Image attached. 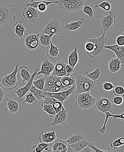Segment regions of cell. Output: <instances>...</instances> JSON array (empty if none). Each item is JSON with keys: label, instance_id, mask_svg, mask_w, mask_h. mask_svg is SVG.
<instances>
[{"label": "cell", "instance_id": "cell-1", "mask_svg": "<svg viewBox=\"0 0 124 152\" xmlns=\"http://www.w3.org/2000/svg\"><path fill=\"white\" fill-rule=\"evenodd\" d=\"M85 3L86 0H58L56 4L60 11L71 13L80 11Z\"/></svg>", "mask_w": 124, "mask_h": 152}, {"label": "cell", "instance_id": "cell-2", "mask_svg": "<svg viewBox=\"0 0 124 152\" xmlns=\"http://www.w3.org/2000/svg\"><path fill=\"white\" fill-rule=\"evenodd\" d=\"M16 9L9 4H0V27L8 26L15 21Z\"/></svg>", "mask_w": 124, "mask_h": 152}, {"label": "cell", "instance_id": "cell-3", "mask_svg": "<svg viewBox=\"0 0 124 152\" xmlns=\"http://www.w3.org/2000/svg\"><path fill=\"white\" fill-rule=\"evenodd\" d=\"M96 83L84 75H79L76 78V89L75 93L80 94L86 92H93Z\"/></svg>", "mask_w": 124, "mask_h": 152}, {"label": "cell", "instance_id": "cell-4", "mask_svg": "<svg viewBox=\"0 0 124 152\" xmlns=\"http://www.w3.org/2000/svg\"><path fill=\"white\" fill-rule=\"evenodd\" d=\"M106 32H103L102 35L99 37H92L88 39L87 41H91L94 44V49L92 52L87 53L89 57L92 58H99L105 51L104 46L107 42V38L105 37Z\"/></svg>", "mask_w": 124, "mask_h": 152}, {"label": "cell", "instance_id": "cell-5", "mask_svg": "<svg viewBox=\"0 0 124 152\" xmlns=\"http://www.w3.org/2000/svg\"><path fill=\"white\" fill-rule=\"evenodd\" d=\"M90 92L77 94L75 96L76 106L82 110H87L94 107L96 98L90 94Z\"/></svg>", "mask_w": 124, "mask_h": 152}, {"label": "cell", "instance_id": "cell-6", "mask_svg": "<svg viewBox=\"0 0 124 152\" xmlns=\"http://www.w3.org/2000/svg\"><path fill=\"white\" fill-rule=\"evenodd\" d=\"M19 71L18 64L15 65L13 71L10 74H5L4 77L0 79V86L5 91L13 90L18 85L17 74Z\"/></svg>", "mask_w": 124, "mask_h": 152}, {"label": "cell", "instance_id": "cell-7", "mask_svg": "<svg viewBox=\"0 0 124 152\" xmlns=\"http://www.w3.org/2000/svg\"><path fill=\"white\" fill-rule=\"evenodd\" d=\"M61 78L52 75L45 77V84L43 91L49 93H55L60 92L64 88H66L61 82Z\"/></svg>", "mask_w": 124, "mask_h": 152}, {"label": "cell", "instance_id": "cell-8", "mask_svg": "<svg viewBox=\"0 0 124 152\" xmlns=\"http://www.w3.org/2000/svg\"><path fill=\"white\" fill-rule=\"evenodd\" d=\"M61 23L56 18L52 19L45 24L42 33L49 35H58L61 33Z\"/></svg>", "mask_w": 124, "mask_h": 152}, {"label": "cell", "instance_id": "cell-9", "mask_svg": "<svg viewBox=\"0 0 124 152\" xmlns=\"http://www.w3.org/2000/svg\"><path fill=\"white\" fill-rule=\"evenodd\" d=\"M94 107L101 113H105L108 111L111 112L113 110L111 100L104 97L96 99Z\"/></svg>", "mask_w": 124, "mask_h": 152}, {"label": "cell", "instance_id": "cell-10", "mask_svg": "<svg viewBox=\"0 0 124 152\" xmlns=\"http://www.w3.org/2000/svg\"><path fill=\"white\" fill-rule=\"evenodd\" d=\"M116 22V19L114 14L111 11L108 12L101 18V27L103 31L106 32L111 30L115 26Z\"/></svg>", "mask_w": 124, "mask_h": 152}, {"label": "cell", "instance_id": "cell-11", "mask_svg": "<svg viewBox=\"0 0 124 152\" xmlns=\"http://www.w3.org/2000/svg\"><path fill=\"white\" fill-rule=\"evenodd\" d=\"M76 85L73 86L68 90L62 92H55V93H49V92H44L45 98L47 97H52L56 99L57 100L63 103L65 100H66L69 98V96L72 94H74L75 91Z\"/></svg>", "mask_w": 124, "mask_h": 152}, {"label": "cell", "instance_id": "cell-12", "mask_svg": "<svg viewBox=\"0 0 124 152\" xmlns=\"http://www.w3.org/2000/svg\"><path fill=\"white\" fill-rule=\"evenodd\" d=\"M23 15L27 23L34 25L38 20L39 12L37 9L27 4L23 10Z\"/></svg>", "mask_w": 124, "mask_h": 152}, {"label": "cell", "instance_id": "cell-13", "mask_svg": "<svg viewBox=\"0 0 124 152\" xmlns=\"http://www.w3.org/2000/svg\"><path fill=\"white\" fill-rule=\"evenodd\" d=\"M39 71V70L38 68L35 69L34 72L31 75L30 80L27 82V84L23 87H18L16 90L15 91L14 93L18 96V100L22 101V98L25 96L28 92L30 91L31 87L33 86V81L34 80V79L36 75H37V73Z\"/></svg>", "mask_w": 124, "mask_h": 152}, {"label": "cell", "instance_id": "cell-14", "mask_svg": "<svg viewBox=\"0 0 124 152\" xmlns=\"http://www.w3.org/2000/svg\"><path fill=\"white\" fill-rule=\"evenodd\" d=\"M68 110L63 107L61 110L56 113L50 125L56 126V125H65L68 120Z\"/></svg>", "mask_w": 124, "mask_h": 152}, {"label": "cell", "instance_id": "cell-15", "mask_svg": "<svg viewBox=\"0 0 124 152\" xmlns=\"http://www.w3.org/2000/svg\"><path fill=\"white\" fill-rule=\"evenodd\" d=\"M25 48L31 50H34L39 47L38 37L37 34H30L26 37L24 39Z\"/></svg>", "mask_w": 124, "mask_h": 152}, {"label": "cell", "instance_id": "cell-16", "mask_svg": "<svg viewBox=\"0 0 124 152\" xmlns=\"http://www.w3.org/2000/svg\"><path fill=\"white\" fill-rule=\"evenodd\" d=\"M55 64L52 63L48 59H45L41 64V70L38 72V75H42L44 77L52 75L54 69Z\"/></svg>", "mask_w": 124, "mask_h": 152}, {"label": "cell", "instance_id": "cell-17", "mask_svg": "<svg viewBox=\"0 0 124 152\" xmlns=\"http://www.w3.org/2000/svg\"><path fill=\"white\" fill-rule=\"evenodd\" d=\"M85 20L83 18H80L76 21L71 22L69 23H65L63 28L66 31L69 33H74L79 31L84 26Z\"/></svg>", "mask_w": 124, "mask_h": 152}, {"label": "cell", "instance_id": "cell-18", "mask_svg": "<svg viewBox=\"0 0 124 152\" xmlns=\"http://www.w3.org/2000/svg\"><path fill=\"white\" fill-rule=\"evenodd\" d=\"M54 64V69L52 75L59 77L66 76V64L65 62L64 61L59 60Z\"/></svg>", "mask_w": 124, "mask_h": 152}, {"label": "cell", "instance_id": "cell-19", "mask_svg": "<svg viewBox=\"0 0 124 152\" xmlns=\"http://www.w3.org/2000/svg\"><path fill=\"white\" fill-rule=\"evenodd\" d=\"M57 1H35L31 0L28 5L35 8L38 12H44L47 9V6L52 4H57Z\"/></svg>", "mask_w": 124, "mask_h": 152}, {"label": "cell", "instance_id": "cell-20", "mask_svg": "<svg viewBox=\"0 0 124 152\" xmlns=\"http://www.w3.org/2000/svg\"><path fill=\"white\" fill-rule=\"evenodd\" d=\"M52 152H67V145L65 140L57 138L53 142L50 143Z\"/></svg>", "mask_w": 124, "mask_h": 152}, {"label": "cell", "instance_id": "cell-21", "mask_svg": "<svg viewBox=\"0 0 124 152\" xmlns=\"http://www.w3.org/2000/svg\"><path fill=\"white\" fill-rule=\"evenodd\" d=\"M104 48L110 50L114 52L117 58L121 61L122 66H124V46H119L116 44L114 45H105Z\"/></svg>", "mask_w": 124, "mask_h": 152}, {"label": "cell", "instance_id": "cell-22", "mask_svg": "<svg viewBox=\"0 0 124 152\" xmlns=\"http://www.w3.org/2000/svg\"><path fill=\"white\" fill-rule=\"evenodd\" d=\"M55 129V128L53 130L50 132H47L44 131V132H41L39 135V142L49 144L53 142L57 139Z\"/></svg>", "mask_w": 124, "mask_h": 152}, {"label": "cell", "instance_id": "cell-23", "mask_svg": "<svg viewBox=\"0 0 124 152\" xmlns=\"http://www.w3.org/2000/svg\"><path fill=\"white\" fill-rule=\"evenodd\" d=\"M7 101V106L10 114H17L21 110L22 107L19 100L13 98H9Z\"/></svg>", "mask_w": 124, "mask_h": 152}, {"label": "cell", "instance_id": "cell-24", "mask_svg": "<svg viewBox=\"0 0 124 152\" xmlns=\"http://www.w3.org/2000/svg\"><path fill=\"white\" fill-rule=\"evenodd\" d=\"M37 35L38 37L39 47L44 49H48L50 47V42L53 36L46 34L42 32L38 33Z\"/></svg>", "mask_w": 124, "mask_h": 152}, {"label": "cell", "instance_id": "cell-25", "mask_svg": "<svg viewBox=\"0 0 124 152\" xmlns=\"http://www.w3.org/2000/svg\"><path fill=\"white\" fill-rule=\"evenodd\" d=\"M26 31V26L21 21L16 22L14 25V34L17 38H23Z\"/></svg>", "mask_w": 124, "mask_h": 152}, {"label": "cell", "instance_id": "cell-26", "mask_svg": "<svg viewBox=\"0 0 124 152\" xmlns=\"http://www.w3.org/2000/svg\"><path fill=\"white\" fill-rule=\"evenodd\" d=\"M89 141L87 139H83L76 143L67 145V152H80L84 147L88 145Z\"/></svg>", "mask_w": 124, "mask_h": 152}, {"label": "cell", "instance_id": "cell-27", "mask_svg": "<svg viewBox=\"0 0 124 152\" xmlns=\"http://www.w3.org/2000/svg\"><path fill=\"white\" fill-rule=\"evenodd\" d=\"M103 73L104 72L102 69L97 67L94 71L89 73L88 72L85 73V75L93 82L97 83L101 80L103 76Z\"/></svg>", "mask_w": 124, "mask_h": 152}, {"label": "cell", "instance_id": "cell-28", "mask_svg": "<svg viewBox=\"0 0 124 152\" xmlns=\"http://www.w3.org/2000/svg\"><path fill=\"white\" fill-rule=\"evenodd\" d=\"M121 64H122V62L118 58H116L110 59L108 63V68H109V70L112 73L117 72L121 69V66H122Z\"/></svg>", "mask_w": 124, "mask_h": 152}, {"label": "cell", "instance_id": "cell-29", "mask_svg": "<svg viewBox=\"0 0 124 152\" xmlns=\"http://www.w3.org/2000/svg\"><path fill=\"white\" fill-rule=\"evenodd\" d=\"M50 47L47 49L46 51V55L47 57L51 59L52 60H54L56 59L57 57L59 56V45L55 46L53 45L52 41H51Z\"/></svg>", "mask_w": 124, "mask_h": 152}, {"label": "cell", "instance_id": "cell-30", "mask_svg": "<svg viewBox=\"0 0 124 152\" xmlns=\"http://www.w3.org/2000/svg\"><path fill=\"white\" fill-rule=\"evenodd\" d=\"M68 64L71 65L73 68H75L79 61V58L78 56V51L76 47L75 48L74 50L71 51L68 56Z\"/></svg>", "mask_w": 124, "mask_h": 152}, {"label": "cell", "instance_id": "cell-31", "mask_svg": "<svg viewBox=\"0 0 124 152\" xmlns=\"http://www.w3.org/2000/svg\"><path fill=\"white\" fill-rule=\"evenodd\" d=\"M104 114L106 115V118H105V121H104V124H103V126L102 128H101L100 129V132L101 133H104L105 132L106 130V123H107V120L110 117H112L114 119H120L122 121H124V112L122 113V114H120V115H112L111 114V112H105Z\"/></svg>", "mask_w": 124, "mask_h": 152}, {"label": "cell", "instance_id": "cell-32", "mask_svg": "<svg viewBox=\"0 0 124 152\" xmlns=\"http://www.w3.org/2000/svg\"><path fill=\"white\" fill-rule=\"evenodd\" d=\"M84 139H85V138L84 134L80 132H77L69 136L68 139L66 140L65 142L66 144L68 145L76 143Z\"/></svg>", "mask_w": 124, "mask_h": 152}, {"label": "cell", "instance_id": "cell-33", "mask_svg": "<svg viewBox=\"0 0 124 152\" xmlns=\"http://www.w3.org/2000/svg\"><path fill=\"white\" fill-rule=\"evenodd\" d=\"M20 75L22 79L23 83L28 82L30 80L31 75L29 69L26 66H22L20 67Z\"/></svg>", "mask_w": 124, "mask_h": 152}, {"label": "cell", "instance_id": "cell-34", "mask_svg": "<svg viewBox=\"0 0 124 152\" xmlns=\"http://www.w3.org/2000/svg\"><path fill=\"white\" fill-rule=\"evenodd\" d=\"M61 81L64 86L67 88H70L75 85L76 78L70 76H65L61 78Z\"/></svg>", "mask_w": 124, "mask_h": 152}, {"label": "cell", "instance_id": "cell-35", "mask_svg": "<svg viewBox=\"0 0 124 152\" xmlns=\"http://www.w3.org/2000/svg\"><path fill=\"white\" fill-rule=\"evenodd\" d=\"M83 12L88 16L89 18L92 19L95 15V10L94 8L87 3H85L82 7Z\"/></svg>", "mask_w": 124, "mask_h": 152}, {"label": "cell", "instance_id": "cell-36", "mask_svg": "<svg viewBox=\"0 0 124 152\" xmlns=\"http://www.w3.org/2000/svg\"><path fill=\"white\" fill-rule=\"evenodd\" d=\"M25 96V99L24 100L23 103H27L29 105H33L38 103V99L33 93L29 91L28 94H27Z\"/></svg>", "mask_w": 124, "mask_h": 152}, {"label": "cell", "instance_id": "cell-37", "mask_svg": "<svg viewBox=\"0 0 124 152\" xmlns=\"http://www.w3.org/2000/svg\"><path fill=\"white\" fill-rule=\"evenodd\" d=\"M41 107L43 109V110L46 112L50 117L53 118H54L56 115V113L52 105L46 104Z\"/></svg>", "mask_w": 124, "mask_h": 152}, {"label": "cell", "instance_id": "cell-38", "mask_svg": "<svg viewBox=\"0 0 124 152\" xmlns=\"http://www.w3.org/2000/svg\"><path fill=\"white\" fill-rule=\"evenodd\" d=\"M45 84V77H39L38 79L33 81V86L36 88L43 91Z\"/></svg>", "mask_w": 124, "mask_h": 152}, {"label": "cell", "instance_id": "cell-39", "mask_svg": "<svg viewBox=\"0 0 124 152\" xmlns=\"http://www.w3.org/2000/svg\"><path fill=\"white\" fill-rule=\"evenodd\" d=\"M30 91L33 93V94L38 100L44 98V91L36 88L34 86L31 87Z\"/></svg>", "mask_w": 124, "mask_h": 152}, {"label": "cell", "instance_id": "cell-40", "mask_svg": "<svg viewBox=\"0 0 124 152\" xmlns=\"http://www.w3.org/2000/svg\"><path fill=\"white\" fill-rule=\"evenodd\" d=\"M95 7V8H100L106 12H109L111 9L112 5L109 1H103L98 5H96Z\"/></svg>", "mask_w": 124, "mask_h": 152}, {"label": "cell", "instance_id": "cell-41", "mask_svg": "<svg viewBox=\"0 0 124 152\" xmlns=\"http://www.w3.org/2000/svg\"><path fill=\"white\" fill-rule=\"evenodd\" d=\"M124 145V137L118 138L110 144V147L114 150L117 149Z\"/></svg>", "mask_w": 124, "mask_h": 152}, {"label": "cell", "instance_id": "cell-42", "mask_svg": "<svg viewBox=\"0 0 124 152\" xmlns=\"http://www.w3.org/2000/svg\"><path fill=\"white\" fill-rule=\"evenodd\" d=\"M49 145L50 144L40 142L38 144L33 145L32 146V149L35 152H41L43 151L45 148Z\"/></svg>", "mask_w": 124, "mask_h": 152}, {"label": "cell", "instance_id": "cell-43", "mask_svg": "<svg viewBox=\"0 0 124 152\" xmlns=\"http://www.w3.org/2000/svg\"><path fill=\"white\" fill-rule=\"evenodd\" d=\"M52 105L54 109L55 110L56 113L61 111L63 108V103L56 99L52 103Z\"/></svg>", "mask_w": 124, "mask_h": 152}, {"label": "cell", "instance_id": "cell-44", "mask_svg": "<svg viewBox=\"0 0 124 152\" xmlns=\"http://www.w3.org/2000/svg\"><path fill=\"white\" fill-rule=\"evenodd\" d=\"M111 101L112 104H114L116 105H121L123 103L124 99L123 96H116L111 98Z\"/></svg>", "mask_w": 124, "mask_h": 152}, {"label": "cell", "instance_id": "cell-45", "mask_svg": "<svg viewBox=\"0 0 124 152\" xmlns=\"http://www.w3.org/2000/svg\"><path fill=\"white\" fill-rule=\"evenodd\" d=\"M113 93L115 96H124V88L120 86H117L114 89Z\"/></svg>", "mask_w": 124, "mask_h": 152}, {"label": "cell", "instance_id": "cell-46", "mask_svg": "<svg viewBox=\"0 0 124 152\" xmlns=\"http://www.w3.org/2000/svg\"><path fill=\"white\" fill-rule=\"evenodd\" d=\"M102 87L103 90L106 92L112 91L114 88L113 84L111 82H104L102 85Z\"/></svg>", "mask_w": 124, "mask_h": 152}, {"label": "cell", "instance_id": "cell-47", "mask_svg": "<svg viewBox=\"0 0 124 152\" xmlns=\"http://www.w3.org/2000/svg\"><path fill=\"white\" fill-rule=\"evenodd\" d=\"M94 44L91 41H87L85 45V48L87 53L92 52L94 49Z\"/></svg>", "mask_w": 124, "mask_h": 152}, {"label": "cell", "instance_id": "cell-48", "mask_svg": "<svg viewBox=\"0 0 124 152\" xmlns=\"http://www.w3.org/2000/svg\"><path fill=\"white\" fill-rule=\"evenodd\" d=\"M116 43L119 46H124V35L121 34L117 36L116 39Z\"/></svg>", "mask_w": 124, "mask_h": 152}, {"label": "cell", "instance_id": "cell-49", "mask_svg": "<svg viewBox=\"0 0 124 152\" xmlns=\"http://www.w3.org/2000/svg\"><path fill=\"white\" fill-rule=\"evenodd\" d=\"M88 145L90 147V148L92 149V150H94V151L96 152H111V151H107V150H103L101 149H99V148H97L96 146L94 145V144L92 143V142H89Z\"/></svg>", "mask_w": 124, "mask_h": 152}, {"label": "cell", "instance_id": "cell-50", "mask_svg": "<svg viewBox=\"0 0 124 152\" xmlns=\"http://www.w3.org/2000/svg\"><path fill=\"white\" fill-rule=\"evenodd\" d=\"M66 76H70L71 74L75 72L76 69L75 68H72L69 64H66Z\"/></svg>", "mask_w": 124, "mask_h": 152}, {"label": "cell", "instance_id": "cell-51", "mask_svg": "<svg viewBox=\"0 0 124 152\" xmlns=\"http://www.w3.org/2000/svg\"><path fill=\"white\" fill-rule=\"evenodd\" d=\"M6 94V91L4 90L1 86H0V105L1 104L4 99V96Z\"/></svg>", "mask_w": 124, "mask_h": 152}, {"label": "cell", "instance_id": "cell-52", "mask_svg": "<svg viewBox=\"0 0 124 152\" xmlns=\"http://www.w3.org/2000/svg\"><path fill=\"white\" fill-rule=\"evenodd\" d=\"M80 152H92V151L90 149V148L87 145L86 147H84L83 149L80 151Z\"/></svg>", "mask_w": 124, "mask_h": 152}, {"label": "cell", "instance_id": "cell-53", "mask_svg": "<svg viewBox=\"0 0 124 152\" xmlns=\"http://www.w3.org/2000/svg\"><path fill=\"white\" fill-rule=\"evenodd\" d=\"M35 1H57L58 0H34Z\"/></svg>", "mask_w": 124, "mask_h": 152}, {"label": "cell", "instance_id": "cell-54", "mask_svg": "<svg viewBox=\"0 0 124 152\" xmlns=\"http://www.w3.org/2000/svg\"><path fill=\"white\" fill-rule=\"evenodd\" d=\"M26 0H18V1L20 4H23L25 2Z\"/></svg>", "mask_w": 124, "mask_h": 152}, {"label": "cell", "instance_id": "cell-55", "mask_svg": "<svg viewBox=\"0 0 124 152\" xmlns=\"http://www.w3.org/2000/svg\"><path fill=\"white\" fill-rule=\"evenodd\" d=\"M122 34L123 35H124V31H123V33H122Z\"/></svg>", "mask_w": 124, "mask_h": 152}]
</instances>
